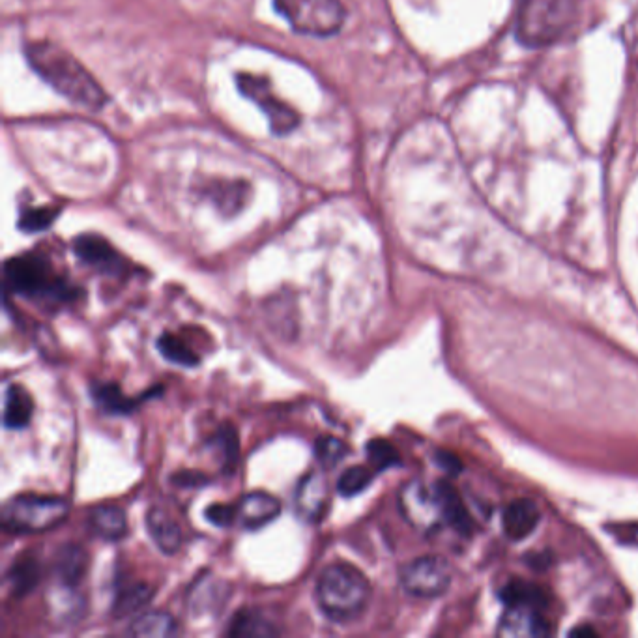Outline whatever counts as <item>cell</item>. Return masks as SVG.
Segmentation results:
<instances>
[{
	"label": "cell",
	"mask_w": 638,
	"mask_h": 638,
	"mask_svg": "<svg viewBox=\"0 0 638 638\" xmlns=\"http://www.w3.org/2000/svg\"><path fill=\"white\" fill-rule=\"evenodd\" d=\"M315 451L324 468H334L335 464L341 463V459L347 455L348 448L343 440L335 436H320L315 444Z\"/></svg>",
	"instance_id": "4316f807"
},
{
	"label": "cell",
	"mask_w": 638,
	"mask_h": 638,
	"mask_svg": "<svg viewBox=\"0 0 638 638\" xmlns=\"http://www.w3.org/2000/svg\"><path fill=\"white\" fill-rule=\"evenodd\" d=\"M279 513H281V502L274 494L264 493V491L246 494L236 504V521L240 522L246 530H259L262 526L276 521Z\"/></svg>",
	"instance_id": "4fadbf2b"
},
{
	"label": "cell",
	"mask_w": 638,
	"mask_h": 638,
	"mask_svg": "<svg viewBox=\"0 0 638 638\" xmlns=\"http://www.w3.org/2000/svg\"><path fill=\"white\" fill-rule=\"evenodd\" d=\"M30 70L62 98L88 111H102L109 96L100 81L72 53L49 40L25 45Z\"/></svg>",
	"instance_id": "6da1fadb"
},
{
	"label": "cell",
	"mask_w": 638,
	"mask_h": 638,
	"mask_svg": "<svg viewBox=\"0 0 638 638\" xmlns=\"http://www.w3.org/2000/svg\"><path fill=\"white\" fill-rule=\"evenodd\" d=\"M94 403L107 414H128L135 408V401L120 392L115 384H100L92 388Z\"/></svg>",
	"instance_id": "7402d4cb"
},
{
	"label": "cell",
	"mask_w": 638,
	"mask_h": 638,
	"mask_svg": "<svg viewBox=\"0 0 638 638\" xmlns=\"http://www.w3.org/2000/svg\"><path fill=\"white\" fill-rule=\"evenodd\" d=\"M32 412L34 403L29 392L19 384L8 386L4 395V427L15 431L25 429L32 420Z\"/></svg>",
	"instance_id": "ac0fdd59"
},
{
	"label": "cell",
	"mask_w": 638,
	"mask_h": 638,
	"mask_svg": "<svg viewBox=\"0 0 638 638\" xmlns=\"http://www.w3.org/2000/svg\"><path fill=\"white\" fill-rule=\"evenodd\" d=\"M330 504V487L328 479L320 472H309L300 479L296 496H294V508L298 517L307 522H319Z\"/></svg>",
	"instance_id": "30bf717a"
},
{
	"label": "cell",
	"mask_w": 638,
	"mask_h": 638,
	"mask_svg": "<svg viewBox=\"0 0 638 638\" xmlns=\"http://www.w3.org/2000/svg\"><path fill=\"white\" fill-rule=\"evenodd\" d=\"M399 582L412 597L436 599L450 590L453 571L450 562L442 556H420L401 567Z\"/></svg>",
	"instance_id": "ba28073f"
},
{
	"label": "cell",
	"mask_w": 638,
	"mask_h": 638,
	"mask_svg": "<svg viewBox=\"0 0 638 638\" xmlns=\"http://www.w3.org/2000/svg\"><path fill=\"white\" fill-rule=\"evenodd\" d=\"M399 506L406 521L418 530L429 532L444 522L442 500L436 483L427 485L418 479L406 483L399 494Z\"/></svg>",
	"instance_id": "9c48e42d"
},
{
	"label": "cell",
	"mask_w": 638,
	"mask_h": 638,
	"mask_svg": "<svg viewBox=\"0 0 638 638\" xmlns=\"http://www.w3.org/2000/svg\"><path fill=\"white\" fill-rule=\"evenodd\" d=\"M216 446L221 450V457L227 464L236 463L238 457V438L232 429H223L216 438Z\"/></svg>",
	"instance_id": "f546056e"
},
{
	"label": "cell",
	"mask_w": 638,
	"mask_h": 638,
	"mask_svg": "<svg viewBox=\"0 0 638 638\" xmlns=\"http://www.w3.org/2000/svg\"><path fill=\"white\" fill-rule=\"evenodd\" d=\"M158 350L165 360H169L174 365H182V367L199 365L197 354L182 339H178L176 335L169 334V332L160 335Z\"/></svg>",
	"instance_id": "cb8c5ba5"
},
{
	"label": "cell",
	"mask_w": 638,
	"mask_h": 638,
	"mask_svg": "<svg viewBox=\"0 0 638 638\" xmlns=\"http://www.w3.org/2000/svg\"><path fill=\"white\" fill-rule=\"evenodd\" d=\"M539 522H541V511L537 508L536 502L522 498V500L511 502L508 508L504 509L502 528L509 539L522 541L536 532Z\"/></svg>",
	"instance_id": "5bb4252c"
},
{
	"label": "cell",
	"mask_w": 638,
	"mask_h": 638,
	"mask_svg": "<svg viewBox=\"0 0 638 638\" xmlns=\"http://www.w3.org/2000/svg\"><path fill=\"white\" fill-rule=\"evenodd\" d=\"M236 87L249 102L255 103L264 115L268 116L270 131L276 137H285L298 130L302 124V115L292 109L289 103L281 100L274 92L270 79L262 75L240 72L234 75Z\"/></svg>",
	"instance_id": "52a82bcc"
},
{
	"label": "cell",
	"mask_w": 638,
	"mask_h": 638,
	"mask_svg": "<svg viewBox=\"0 0 638 638\" xmlns=\"http://www.w3.org/2000/svg\"><path fill=\"white\" fill-rule=\"evenodd\" d=\"M579 15V0H519L515 30L526 47H547L562 40Z\"/></svg>",
	"instance_id": "3957f363"
},
{
	"label": "cell",
	"mask_w": 638,
	"mask_h": 638,
	"mask_svg": "<svg viewBox=\"0 0 638 638\" xmlns=\"http://www.w3.org/2000/svg\"><path fill=\"white\" fill-rule=\"evenodd\" d=\"M152 599V588L146 586V584H131L128 588L120 590L115 597V603H113V614L116 618H126L131 616L135 612H139L141 609H145L146 605L150 603Z\"/></svg>",
	"instance_id": "44dd1931"
},
{
	"label": "cell",
	"mask_w": 638,
	"mask_h": 638,
	"mask_svg": "<svg viewBox=\"0 0 638 638\" xmlns=\"http://www.w3.org/2000/svg\"><path fill=\"white\" fill-rule=\"evenodd\" d=\"M227 635L231 637H274L277 629L262 614L253 610L238 612L232 618Z\"/></svg>",
	"instance_id": "ffe728a7"
},
{
	"label": "cell",
	"mask_w": 638,
	"mask_h": 638,
	"mask_svg": "<svg viewBox=\"0 0 638 638\" xmlns=\"http://www.w3.org/2000/svg\"><path fill=\"white\" fill-rule=\"evenodd\" d=\"M6 285L29 298H57L64 300L70 296L66 285L58 279L49 262L38 255H19L4 264Z\"/></svg>",
	"instance_id": "8992f818"
},
{
	"label": "cell",
	"mask_w": 638,
	"mask_h": 638,
	"mask_svg": "<svg viewBox=\"0 0 638 638\" xmlns=\"http://www.w3.org/2000/svg\"><path fill=\"white\" fill-rule=\"evenodd\" d=\"M371 481H373L371 470H367L365 466H350L337 481V491L341 496L352 498L356 494L363 493L371 485Z\"/></svg>",
	"instance_id": "484cf974"
},
{
	"label": "cell",
	"mask_w": 638,
	"mask_h": 638,
	"mask_svg": "<svg viewBox=\"0 0 638 638\" xmlns=\"http://www.w3.org/2000/svg\"><path fill=\"white\" fill-rule=\"evenodd\" d=\"M40 580V566L34 556H25L14 562V566L8 573V582L12 584V592L17 595H25L30 592Z\"/></svg>",
	"instance_id": "603a6c76"
},
{
	"label": "cell",
	"mask_w": 638,
	"mask_h": 638,
	"mask_svg": "<svg viewBox=\"0 0 638 638\" xmlns=\"http://www.w3.org/2000/svg\"><path fill=\"white\" fill-rule=\"evenodd\" d=\"M88 556L79 545H64L60 547L55 558V573L60 584L75 588L87 573Z\"/></svg>",
	"instance_id": "e0dca14e"
},
{
	"label": "cell",
	"mask_w": 638,
	"mask_h": 638,
	"mask_svg": "<svg viewBox=\"0 0 638 638\" xmlns=\"http://www.w3.org/2000/svg\"><path fill=\"white\" fill-rule=\"evenodd\" d=\"M178 624L169 612L163 610H150L143 616L135 618L130 625L128 633L133 637L143 638H167L178 635Z\"/></svg>",
	"instance_id": "d6986e66"
},
{
	"label": "cell",
	"mask_w": 638,
	"mask_h": 638,
	"mask_svg": "<svg viewBox=\"0 0 638 638\" xmlns=\"http://www.w3.org/2000/svg\"><path fill=\"white\" fill-rule=\"evenodd\" d=\"M504 599L508 605H528V607H537L543 605V594L537 590L536 586L530 584H522V582H513L504 590Z\"/></svg>",
	"instance_id": "83f0119b"
},
{
	"label": "cell",
	"mask_w": 638,
	"mask_h": 638,
	"mask_svg": "<svg viewBox=\"0 0 638 638\" xmlns=\"http://www.w3.org/2000/svg\"><path fill=\"white\" fill-rule=\"evenodd\" d=\"M274 10L296 34L320 40L337 36L348 15L343 0H274Z\"/></svg>",
	"instance_id": "277c9868"
},
{
	"label": "cell",
	"mask_w": 638,
	"mask_h": 638,
	"mask_svg": "<svg viewBox=\"0 0 638 638\" xmlns=\"http://www.w3.org/2000/svg\"><path fill=\"white\" fill-rule=\"evenodd\" d=\"M146 528L156 547L165 554H174L182 545V530L178 522L161 508H152L146 515Z\"/></svg>",
	"instance_id": "9a60e30c"
},
{
	"label": "cell",
	"mask_w": 638,
	"mask_h": 638,
	"mask_svg": "<svg viewBox=\"0 0 638 638\" xmlns=\"http://www.w3.org/2000/svg\"><path fill=\"white\" fill-rule=\"evenodd\" d=\"M60 214V208L57 206H40V208H23L19 214V229L23 232H42L49 229L53 225V221Z\"/></svg>",
	"instance_id": "d4e9b609"
},
{
	"label": "cell",
	"mask_w": 638,
	"mask_h": 638,
	"mask_svg": "<svg viewBox=\"0 0 638 638\" xmlns=\"http://www.w3.org/2000/svg\"><path fill=\"white\" fill-rule=\"evenodd\" d=\"M551 633L549 622L541 616L537 607L508 605L500 618L498 635L506 638H541Z\"/></svg>",
	"instance_id": "7c38bea8"
},
{
	"label": "cell",
	"mask_w": 638,
	"mask_h": 638,
	"mask_svg": "<svg viewBox=\"0 0 638 638\" xmlns=\"http://www.w3.org/2000/svg\"><path fill=\"white\" fill-rule=\"evenodd\" d=\"M367 459L377 470H386L399 464V453L386 440H371L367 444Z\"/></svg>",
	"instance_id": "f1b7e54d"
},
{
	"label": "cell",
	"mask_w": 638,
	"mask_h": 638,
	"mask_svg": "<svg viewBox=\"0 0 638 638\" xmlns=\"http://www.w3.org/2000/svg\"><path fill=\"white\" fill-rule=\"evenodd\" d=\"M315 599L320 612L337 624L360 618L371 599V584L360 569L350 564L326 567L317 582Z\"/></svg>",
	"instance_id": "7a4b0ae2"
},
{
	"label": "cell",
	"mask_w": 638,
	"mask_h": 638,
	"mask_svg": "<svg viewBox=\"0 0 638 638\" xmlns=\"http://www.w3.org/2000/svg\"><path fill=\"white\" fill-rule=\"evenodd\" d=\"M206 519L216 526H231L236 521V506L214 504L206 509Z\"/></svg>",
	"instance_id": "4dcf8cb0"
},
{
	"label": "cell",
	"mask_w": 638,
	"mask_h": 638,
	"mask_svg": "<svg viewBox=\"0 0 638 638\" xmlns=\"http://www.w3.org/2000/svg\"><path fill=\"white\" fill-rule=\"evenodd\" d=\"M73 253L90 268L107 274V276H118L122 272V266H124V261L116 253L115 247L98 234L77 236L73 240Z\"/></svg>",
	"instance_id": "8fae6325"
},
{
	"label": "cell",
	"mask_w": 638,
	"mask_h": 638,
	"mask_svg": "<svg viewBox=\"0 0 638 638\" xmlns=\"http://www.w3.org/2000/svg\"><path fill=\"white\" fill-rule=\"evenodd\" d=\"M70 506L58 496L19 494L2 508V524L15 534H42L60 526Z\"/></svg>",
	"instance_id": "5b68a950"
},
{
	"label": "cell",
	"mask_w": 638,
	"mask_h": 638,
	"mask_svg": "<svg viewBox=\"0 0 638 638\" xmlns=\"http://www.w3.org/2000/svg\"><path fill=\"white\" fill-rule=\"evenodd\" d=\"M88 524L92 532L105 541H118L128 534L126 513L113 504H103L92 509L88 515Z\"/></svg>",
	"instance_id": "2e32d148"
}]
</instances>
